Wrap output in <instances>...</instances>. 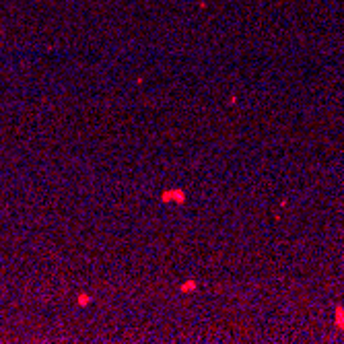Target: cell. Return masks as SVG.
<instances>
[{"label": "cell", "mask_w": 344, "mask_h": 344, "mask_svg": "<svg viewBox=\"0 0 344 344\" xmlns=\"http://www.w3.org/2000/svg\"><path fill=\"white\" fill-rule=\"evenodd\" d=\"M180 290H182L184 295H190V293H194V290H198V280L190 278V280L182 282V284H180Z\"/></svg>", "instance_id": "cell-2"}, {"label": "cell", "mask_w": 344, "mask_h": 344, "mask_svg": "<svg viewBox=\"0 0 344 344\" xmlns=\"http://www.w3.org/2000/svg\"><path fill=\"white\" fill-rule=\"evenodd\" d=\"M163 202H176V204H184L186 202V192L180 190V188H174V190H165L161 194Z\"/></svg>", "instance_id": "cell-1"}, {"label": "cell", "mask_w": 344, "mask_h": 344, "mask_svg": "<svg viewBox=\"0 0 344 344\" xmlns=\"http://www.w3.org/2000/svg\"><path fill=\"white\" fill-rule=\"evenodd\" d=\"M89 303H91L89 295H78V305H89Z\"/></svg>", "instance_id": "cell-4"}, {"label": "cell", "mask_w": 344, "mask_h": 344, "mask_svg": "<svg viewBox=\"0 0 344 344\" xmlns=\"http://www.w3.org/2000/svg\"><path fill=\"white\" fill-rule=\"evenodd\" d=\"M334 326H336L338 330L344 332V307L342 305H338L336 312H334Z\"/></svg>", "instance_id": "cell-3"}]
</instances>
